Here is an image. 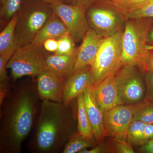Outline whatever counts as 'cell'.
Masks as SVG:
<instances>
[{
	"mask_svg": "<svg viewBox=\"0 0 153 153\" xmlns=\"http://www.w3.org/2000/svg\"><path fill=\"white\" fill-rule=\"evenodd\" d=\"M36 80L14 84L0 103V153H20L41 103Z\"/></svg>",
	"mask_w": 153,
	"mask_h": 153,
	"instance_id": "cell-1",
	"label": "cell"
},
{
	"mask_svg": "<svg viewBox=\"0 0 153 153\" xmlns=\"http://www.w3.org/2000/svg\"><path fill=\"white\" fill-rule=\"evenodd\" d=\"M73 101L66 105L49 100L42 101L37 123L27 144L29 152L62 153L70 137L76 131L71 105Z\"/></svg>",
	"mask_w": 153,
	"mask_h": 153,
	"instance_id": "cell-2",
	"label": "cell"
},
{
	"mask_svg": "<svg viewBox=\"0 0 153 153\" xmlns=\"http://www.w3.org/2000/svg\"><path fill=\"white\" fill-rule=\"evenodd\" d=\"M152 28L153 18L126 20L122 38V66H136L145 71L149 55L147 38Z\"/></svg>",
	"mask_w": 153,
	"mask_h": 153,
	"instance_id": "cell-3",
	"label": "cell"
},
{
	"mask_svg": "<svg viewBox=\"0 0 153 153\" xmlns=\"http://www.w3.org/2000/svg\"><path fill=\"white\" fill-rule=\"evenodd\" d=\"M15 37L17 48L31 44L53 14L51 4L38 1L21 6L18 11Z\"/></svg>",
	"mask_w": 153,
	"mask_h": 153,
	"instance_id": "cell-4",
	"label": "cell"
},
{
	"mask_svg": "<svg viewBox=\"0 0 153 153\" xmlns=\"http://www.w3.org/2000/svg\"><path fill=\"white\" fill-rule=\"evenodd\" d=\"M124 30L104 38L91 65L94 84L115 75L122 66V38Z\"/></svg>",
	"mask_w": 153,
	"mask_h": 153,
	"instance_id": "cell-5",
	"label": "cell"
},
{
	"mask_svg": "<svg viewBox=\"0 0 153 153\" xmlns=\"http://www.w3.org/2000/svg\"><path fill=\"white\" fill-rule=\"evenodd\" d=\"M48 55L43 47L32 44L18 47L7 65V68L10 70L11 81L13 85L22 77L35 78L44 71Z\"/></svg>",
	"mask_w": 153,
	"mask_h": 153,
	"instance_id": "cell-6",
	"label": "cell"
},
{
	"mask_svg": "<svg viewBox=\"0 0 153 153\" xmlns=\"http://www.w3.org/2000/svg\"><path fill=\"white\" fill-rule=\"evenodd\" d=\"M86 16L90 28L104 38L124 30L127 20L111 0L95 1L86 10Z\"/></svg>",
	"mask_w": 153,
	"mask_h": 153,
	"instance_id": "cell-7",
	"label": "cell"
},
{
	"mask_svg": "<svg viewBox=\"0 0 153 153\" xmlns=\"http://www.w3.org/2000/svg\"><path fill=\"white\" fill-rule=\"evenodd\" d=\"M119 96L123 105H134L145 98L146 86L142 71L134 66H122L115 75Z\"/></svg>",
	"mask_w": 153,
	"mask_h": 153,
	"instance_id": "cell-8",
	"label": "cell"
},
{
	"mask_svg": "<svg viewBox=\"0 0 153 153\" xmlns=\"http://www.w3.org/2000/svg\"><path fill=\"white\" fill-rule=\"evenodd\" d=\"M53 13L63 22L75 42L82 41L90 29L85 9L59 1L51 4Z\"/></svg>",
	"mask_w": 153,
	"mask_h": 153,
	"instance_id": "cell-9",
	"label": "cell"
},
{
	"mask_svg": "<svg viewBox=\"0 0 153 153\" xmlns=\"http://www.w3.org/2000/svg\"><path fill=\"white\" fill-rule=\"evenodd\" d=\"M133 118L132 105H121L104 113L103 123L106 137L127 140L128 129Z\"/></svg>",
	"mask_w": 153,
	"mask_h": 153,
	"instance_id": "cell-10",
	"label": "cell"
},
{
	"mask_svg": "<svg viewBox=\"0 0 153 153\" xmlns=\"http://www.w3.org/2000/svg\"><path fill=\"white\" fill-rule=\"evenodd\" d=\"M91 85L94 83L91 66L74 71L64 80L62 103L68 105Z\"/></svg>",
	"mask_w": 153,
	"mask_h": 153,
	"instance_id": "cell-11",
	"label": "cell"
},
{
	"mask_svg": "<svg viewBox=\"0 0 153 153\" xmlns=\"http://www.w3.org/2000/svg\"><path fill=\"white\" fill-rule=\"evenodd\" d=\"M36 78L37 91L41 101L62 103L64 79L47 69Z\"/></svg>",
	"mask_w": 153,
	"mask_h": 153,
	"instance_id": "cell-12",
	"label": "cell"
},
{
	"mask_svg": "<svg viewBox=\"0 0 153 153\" xmlns=\"http://www.w3.org/2000/svg\"><path fill=\"white\" fill-rule=\"evenodd\" d=\"M104 38L90 28L76 49L74 71L91 66Z\"/></svg>",
	"mask_w": 153,
	"mask_h": 153,
	"instance_id": "cell-13",
	"label": "cell"
},
{
	"mask_svg": "<svg viewBox=\"0 0 153 153\" xmlns=\"http://www.w3.org/2000/svg\"><path fill=\"white\" fill-rule=\"evenodd\" d=\"M85 109L92 127L94 136L97 144L106 137L103 123V114L96 100L94 85H89L83 94Z\"/></svg>",
	"mask_w": 153,
	"mask_h": 153,
	"instance_id": "cell-14",
	"label": "cell"
},
{
	"mask_svg": "<svg viewBox=\"0 0 153 153\" xmlns=\"http://www.w3.org/2000/svg\"><path fill=\"white\" fill-rule=\"evenodd\" d=\"M94 86L96 100L103 114L123 105L119 96L115 75L108 76Z\"/></svg>",
	"mask_w": 153,
	"mask_h": 153,
	"instance_id": "cell-15",
	"label": "cell"
},
{
	"mask_svg": "<svg viewBox=\"0 0 153 153\" xmlns=\"http://www.w3.org/2000/svg\"><path fill=\"white\" fill-rule=\"evenodd\" d=\"M76 52L68 55L49 54L46 61V69L65 79L74 71Z\"/></svg>",
	"mask_w": 153,
	"mask_h": 153,
	"instance_id": "cell-16",
	"label": "cell"
},
{
	"mask_svg": "<svg viewBox=\"0 0 153 153\" xmlns=\"http://www.w3.org/2000/svg\"><path fill=\"white\" fill-rule=\"evenodd\" d=\"M67 34L69 33L63 22L53 13L52 16L39 30L31 44L38 47H43L46 40L58 39Z\"/></svg>",
	"mask_w": 153,
	"mask_h": 153,
	"instance_id": "cell-17",
	"label": "cell"
},
{
	"mask_svg": "<svg viewBox=\"0 0 153 153\" xmlns=\"http://www.w3.org/2000/svg\"><path fill=\"white\" fill-rule=\"evenodd\" d=\"M18 14H15L6 25L0 34V55L8 52H15L17 47L16 44L15 31Z\"/></svg>",
	"mask_w": 153,
	"mask_h": 153,
	"instance_id": "cell-18",
	"label": "cell"
},
{
	"mask_svg": "<svg viewBox=\"0 0 153 153\" xmlns=\"http://www.w3.org/2000/svg\"><path fill=\"white\" fill-rule=\"evenodd\" d=\"M76 99L77 107L76 130L78 133L87 138L95 139L92 127L85 109L83 94L79 96Z\"/></svg>",
	"mask_w": 153,
	"mask_h": 153,
	"instance_id": "cell-19",
	"label": "cell"
},
{
	"mask_svg": "<svg viewBox=\"0 0 153 153\" xmlns=\"http://www.w3.org/2000/svg\"><path fill=\"white\" fill-rule=\"evenodd\" d=\"M96 144L95 139L87 138L76 131L70 137L62 153H79L83 150L93 148Z\"/></svg>",
	"mask_w": 153,
	"mask_h": 153,
	"instance_id": "cell-20",
	"label": "cell"
},
{
	"mask_svg": "<svg viewBox=\"0 0 153 153\" xmlns=\"http://www.w3.org/2000/svg\"><path fill=\"white\" fill-rule=\"evenodd\" d=\"M133 121L139 120L145 123H153V102L144 99L132 105Z\"/></svg>",
	"mask_w": 153,
	"mask_h": 153,
	"instance_id": "cell-21",
	"label": "cell"
},
{
	"mask_svg": "<svg viewBox=\"0 0 153 153\" xmlns=\"http://www.w3.org/2000/svg\"><path fill=\"white\" fill-rule=\"evenodd\" d=\"M147 124L140 121L134 120L129 126L127 140L133 146H140L145 143L144 132Z\"/></svg>",
	"mask_w": 153,
	"mask_h": 153,
	"instance_id": "cell-22",
	"label": "cell"
},
{
	"mask_svg": "<svg viewBox=\"0 0 153 153\" xmlns=\"http://www.w3.org/2000/svg\"><path fill=\"white\" fill-rule=\"evenodd\" d=\"M0 2L1 19L8 23L20 10L22 0H0Z\"/></svg>",
	"mask_w": 153,
	"mask_h": 153,
	"instance_id": "cell-23",
	"label": "cell"
},
{
	"mask_svg": "<svg viewBox=\"0 0 153 153\" xmlns=\"http://www.w3.org/2000/svg\"><path fill=\"white\" fill-rule=\"evenodd\" d=\"M113 4L123 13L127 14L146 7L150 4L151 0H111Z\"/></svg>",
	"mask_w": 153,
	"mask_h": 153,
	"instance_id": "cell-24",
	"label": "cell"
},
{
	"mask_svg": "<svg viewBox=\"0 0 153 153\" xmlns=\"http://www.w3.org/2000/svg\"><path fill=\"white\" fill-rule=\"evenodd\" d=\"M75 41L69 35L66 34L58 39V48L55 54L60 55H68L76 52Z\"/></svg>",
	"mask_w": 153,
	"mask_h": 153,
	"instance_id": "cell-25",
	"label": "cell"
},
{
	"mask_svg": "<svg viewBox=\"0 0 153 153\" xmlns=\"http://www.w3.org/2000/svg\"><path fill=\"white\" fill-rule=\"evenodd\" d=\"M111 145H108L110 153H134L132 145L127 140L112 138Z\"/></svg>",
	"mask_w": 153,
	"mask_h": 153,
	"instance_id": "cell-26",
	"label": "cell"
},
{
	"mask_svg": "<svg viewBox=\"0 0 153 153\" xmlns=\"http://www.w3.org/2000/svg\"><path fill=\"white\" fill-rule=\"evenodd\" d=\"M146 17L153 18V4H149L141 8L132 11L126 16V19Z\"/></svg>",
	"mask_w": 153,
	"mask_h": 153,
	"instance_id": "cell-27",
	"label": "cell"
},
{
	"mask_svg": "<svg viewBox=\"0 0 153 153\" xmlns=\"http://www.w3.org/2000/svg\"><path fill=\"white\" fill-rule=\"evenodd\" d=\"M146 91L144 99L153 102V71H146L143 72Z\"/></svg>",
	"mask_w": 153,
	"mask_h": 153,
	"instance_id": "cell-28",
	"label": "cell"
},
{
	"mask_svg": "<svg viewBox=\"0 0 153 153\" xmlns=\"http://www.w3.org/2000/svg\"><path fill=\"white\" fill-rule=\"evenodd\" d=\"M110 153L108 145L104 143V142L97 144L95 146L91 148L90 149L83 150L79 153Z\"/></svg>",
	"mask_w": 153,
	"mask_h": 153,
	"instance_id": "cell-29",
	"label": "cell"
},
{
	"mask_svg": "<svg viewBox=\"0 0 153 153\" xmlns=\"http://www.w3.org/2000/svg\"><path fill=\"white\" fill-rule=\"evenodd\" d=\"M43 47L47 52L55 53L58 48V39H49L43 44Z\"/></svg>",
	"mask_w": 153,
	"mask_h": 153,
	"instance_id": "cell-30",
	"label": "cell"
},
{
	"mask_svg": "<svg viewBox=\"0 0 153 153\" xmlns=\"http://www.w3.org/2000/svg\"><path fill=\"white\" fill-rule=\"evenodd\" d=\"M64 0H63V1ZM69 4L77 6L87 10L97 0H66Z\"/></svg>",
	"mask_w": 153,
	"mask_h": 153,
	"instance_id": "cell-31",
	"label": "cell"
},
{
	"mask_svg": "<svg viewBox=\"0 0 153 153\" xmlns=\"http://www.w3.org/2000/svg\"><path fill=\"white\" fill-rule=\"evenodd\" d=\"M144 137L145 143L153 138V123L147 124L144 132Z\"/></svg>",
	"mask_w": 153,
	"mask_h": 153,
	"instance_id": "cell-32",
	"label": "cell"
},
{
	"mask_svg": "<svg viewBox=\"0 0 153 153\" xmlns=\"http://www.w3.org/2000/svg\"><path fill=\"white\" fill-rule=\"evenodd\" d=\"M140 152L153 153V138L140 146Z\"/></svg>",
	"mask_w": 153,
	"mask_h": 153,
	"instance_id": "cell-33",
	"label": "cell"
},
{
	"mask_svg": "<svg viewBox=\"0 0 153 153\" xmlns=\"http://www.w3.org/2000/svg\"><path fill=\"white\" fill-rule=\"evenodd\" d=\"M153 71V49L149 50V55L144 71Z\"/></svg>",
	"mask_w": 153,
	"mask_h": 153,
	"instance_id": "cell-34",
	"label": "cell"
},
{
	"mask_svg": "<svg viewBox=\"0 0 153 153\" xmlns=\"http://www.w3.org/2000/svg\"><path fill=\"white\" fill-rule=\"evenodd\" d=\"M147 48L149 50L153 49V28L148 34L146 40Z\"/></svg>",
	"mask_w": 153,
	"mask_h": 153,
	"instance_id": "cell-35",
	"label": "cell"
},
{
	"mask_svg": "<svg viewBox=\"0 0 153 153\" xmlns=\"http://www.w3.org/2000/svg\"><path fill=\"white\" fill-rule=\"evenodd\" d=\"M38 1H43L44 2L48 3V4H53V3L57 2H63V0H38Z\"/></svg>",
	"mask_w": 153,
	"mask_h": 153,
	"instance_id": "cell-36",
	"label": "cell"
},
{
	"mask_svg": "<svg viewBox=\"0 0 153 153\" xmlns=\"http://www.w3.org/2000/svg\"><path fill=\"white\" fill-rule=\"evenodd\" d=\"M150 4H153V0H151Z\"/></svg>",
	"mask_w": 153,
	"mask_h": 153,
	"instance_id": "cell-37",
	"label": "cell"
}]
</instances>
